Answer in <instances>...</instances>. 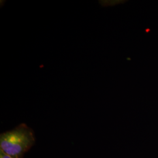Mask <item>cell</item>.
<instances>
[{
	"instance_id": "obj_1",
	"label": "cell",
	"mask_w": 158,
	"mask_h": 158,
	"mask_svg": "<svg viewBox=\"0 0 158 158\" xmlns=\"http://www.w3.org/2000/svg\"><path fill=\"white\" fill-rule=\"evenodd\" d=\"M35 142L33 131L25 124L0 135V149L14 158H23Z\"/></svg>"
},
{
	"instance_id": "obj_2",
	"label": "cell",
	"mask_w": 158,
	"mask_h": 158,
	"mask_svg": "<svg viewBox=\"0 0 158 158\" xmlns=\"http://www.w3.org/2000/svg\"><path fill=\"white\" fill-rule=\"evenodd\" d=\"M0 158H14L11 156L6 154L2 150L0 149Z\"/></svg>"
}]
</instances>
